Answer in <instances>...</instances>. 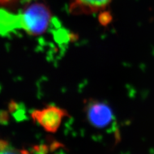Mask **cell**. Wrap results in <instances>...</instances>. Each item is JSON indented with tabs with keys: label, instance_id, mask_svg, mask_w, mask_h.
<instances>
[{
	"label": "cell",
	"instance_id": "obj_4",
	"mask_svg": "<svg viewBox=\"0 0 154 154\" xmlns=\"http://www.w3.org/2000/svg\"><path fill=\"white\" fill-rule=\"evenodd\" d=\"M112 0H71L69 11L73 15H89L105 11Z\"/></svg>",
	"mask_w": 154,
	"mask_h": 154
},
{
	"label": "cell",
	"instance_id": "obj_3",
	"mask_svg": "<svg viewBox=\"0 0 154 154\" xmlns=\"http://www.w3.org/2000/svg\"><path fill=\"white\" fill-rule=\"evenodd\" d=\"M67 116L66 110L53 105L35 110L31 114L33 121L50 133H55L58 131L64 118Z\"/></svg>",
	"mask_w": 154,
	"mask_h": 154
},
{
	"label": "cell",
	"instance_id": "obj_2",
	"mask_svg": "<svg viewBox=\"0 0 154 154\" xmlns=\"http://www.w3.org/2000/svg\"><path fill=\"white\" fill-rule=\"evenodd\" d=\"M84 112L88 122L93 127L102 130L116 128L114 114L107 103L90 98L85 103Z\"/></svg>",
	"mask_w": 154,
	"mask_h": 154
},
{
	"label": "cell",
	"instance_id": "obj_5",
	"mask_svg": "<svg viewBox=\"0 0 154 154\" xmlns=\"http://www.w3.org/2000/svg\"><path fill=\"white\" fill-rule=\"evenodd\" d=\"M100 21L102 24V25H106L109 23V21L111 20V16L109 14L108 12H105L103 13L102 12V14L100 15Z\"/></svg>",
	"mask_w": 154,
	"mask_h": 154
},
{
	"label": "cell",
	"instance_id": "obj_1",
	"mask_svg": "<svg viewBox=\"0 0 154 154\" xmlns=\"http://www.w3.org/2000/svg\"><path fill=\"white\" fill-rule=\"evenodd\" d=\"M36 20L35 11L30 4L18 14L0 9V35L16 30H23L33 35L35 30Z\"/></svg>",
	"mask_w": 154,
	"mask_h": 154
}]
</instances>
